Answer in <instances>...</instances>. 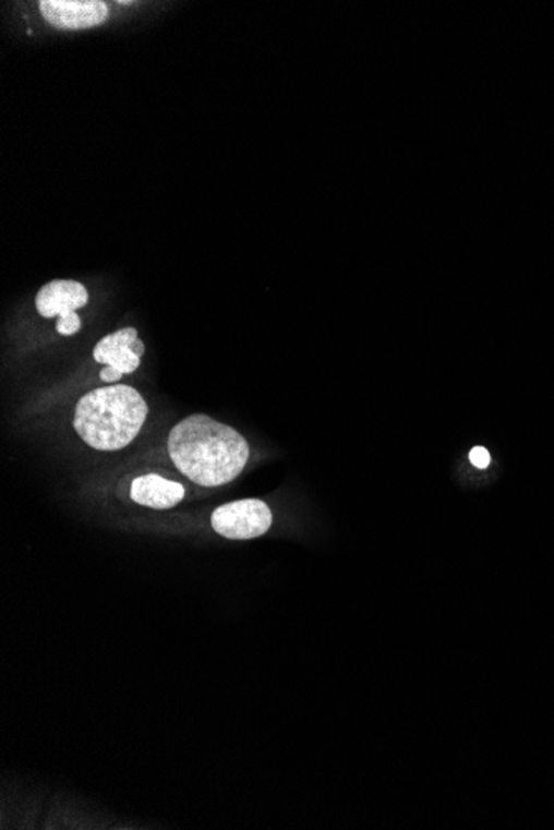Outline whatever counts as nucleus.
I'll list each match as a JSON object with an SVG mask.
<instances>
[{"label": "nucleus", "mask_w": 554, "mask_h": 830, "mask_svg": "<svg viewBox=\"0 0 554 830\" xmlns=\"http://www.w3.org/2000/svg\"><path fill=\"white\" fill-rule=\"evenodd\" d=\"M168 452L177 469L205 488L238 478L250 459V446L238 431L206 414H191L171 430Z\"/></svg>", "instance_id": "nucleus-1"}, {"label": "nucleus", "mask_w": 554, "mask_h": 830, "mask_svg": "<svg viewBox=\"0 0 554 830\" xmlns=\"http://www.w3.org/2000/svg\"><path fill=\"white\" fill-rule=\"evenodd\" d=\"M146 417L148 405L135 388L107 386L81 398L76 404L73 428L92 448L118 452L136 438Z\"/></svg>", "instance_id": "nucleus-2"}, {"label": "nucleus", "mask_w": 554, "mask_h": 830, "mask_svg": "<svg viewBox=\"0 0 554 830\" xmlns=\"http://www.w3.org/2000/svg\"><path fill=\"white\" fill-rule=\"evenodd\" d=\"M273 514L260 500L234 501L213 513L212 526L219 536L234 541L260 538L269 531Z\"/></svg>", "instance_id": "nucleus-3"}, {"label": "nucleus", "mask_w": 554, "mask_h": 830, "mask_svg": "<svg viewBox=\"0 0 554 830\" xmlns=\"http://www.w3.org/2000/svg\"><path fill=\"white\" fill-rule=\"evenodd\" d=\"M47 24L62 31H84L108 21V5L100 0H43L38 2Z\"/></svg>", "instance_id": "nucleus-4"}, {"label": "nucleus", "mask_w": 554, "mask_h": 830, "mask_svg": "<svg viewBox=\"0 0 554 830\" xmlns=\"http://www.w3.org/2000/svg\"><path fill=\"white\" fill-rule=\"evenodd\" d=\"M143 353L145 345L140 340L138 332L129 327L101 338L95 347L94 359L95 362L115 366L127 375L138 369Z\"/></svg>", "instance_id": "nucleus-5"}, {"label": "nucleus", "mask_w": 554, "mask_h": 830, "mask_svg": "<svg viewBox=\"0 0 554 830\" xmlns=\"http://www.w3.org/2000/svg\"><path fill=\"white\" fill-rule=\"evenodd\" d=\"M87 302V289L75 280H52L38 290L35 297V308L46 318L72 314L85 308Z\"/></svg>", "instance_id": "nucleus-6"}, {"label": "nucleus", "mask_w": 554, "mask_h": 830, "mask_svg": "<svg viewBox=\"0 0 554 830\" xmlns=\"http://www.w3.org/2000/svg\"><path fill=\"white\" fill-rule=\"evenodd\" d=\"M184 488L158 474L136 478L132 484V500L152 509H171L183 501Z\"/></svg>", "instance_id": "nucleus-7"}, {"label": "nucleus", "mask_w": 554, "mask_h": 830, "mask_svg": "<svg viewBox=\"0 0 554 830\" xmlns=\"http://www.w3.org/2000/svg\"><path fill=\"white\" fill-rule=\"evenodd\" d=\"M81 327L82 321L76 312L63 315V317H59V322H57V332H59L60 335H63V337H70V335L76 334V332L81 330Z\"/></svg>", "instance_id": "nucleus-8"}, {"label": "nucleus", "mask_w": 554, "mask_h": 830, "mask_svg": "<svg viewBox=\"0 0 554 830\" xmlns=\"http://www.w3.org/2000/svg\"><path fill=\"white\" fill-rule=\"evenodd\" d=\"M470 461L471 465L477 466L479 469H486L489 468L490 462H492V456H490V453L486 452L485 448H482V446H477V448H473L470 452Z\"/></svg>", "instance_id": "nucleus-9"}, {"label": "nucleus", "mask_w": 554, "mask_h": 830, "mask_svg": "<svg viewBox=\"0 0 554 830\" xmlns=\"http://www.w3.org/2000/svg\"><path fill=\"white\" fill-rule=\"evenodd\" d=\"M123 373L120 372V370L115 369V366H104V370H101L100 378L104 380V382L107 383H115L118 382V380L122 378Z\"/></svg>", "instance_id": "nucleus-10"}]
</instances>
